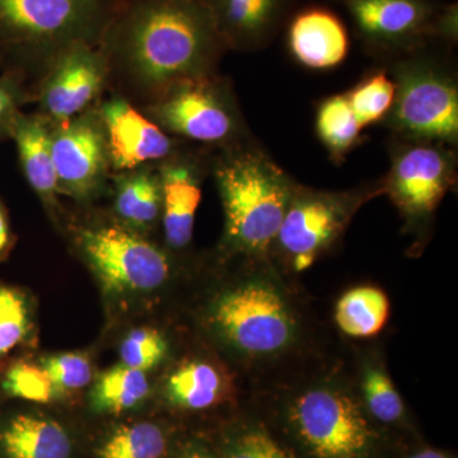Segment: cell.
<instances>
[{"mask_svg":"<svg viewBox=\"0 0 458 458\" xmlns=\"http://www.w3.org/2000/svg\"><path fill=\"white\" fill-rule=\"evenodd\" d=\"M251 390L267 426L298 458H384L387 430L364 408L342 349L328 346Z\"/></svg>","mask_w":458,"mask_h":458,"instance_id":"obj_3","label":"cell"},{"mask_svg":"<svg viewBox=\"0 0 458 458\" xmlns=\"http://www.w3.org/2000/svg\"><path fill=\"white\" fill-rule=\"evenodd\" d=\"M41 367L57 391L80 390L92 381L89 360L77 352L50 355L42 360Z\"/></svg>","mask_w":458,"mask_h":458,"instance_id":"obj_32","label":"cell"},{"mask_svg":"<svg viewBox=\"0 0 458 458\" xmlns=\"http://www.w3.org/2000/svg\"><path fill=\"white\" fill-rule=\"evenodd\" d=\"M209 152L185 148L157 165L161 180L165 240L172 251H183L191 245L201 183L205 172H209Z\"/></svg>","mask_w":458,"mask_h":458,"instance_id":"obj_15","label":"cell"},{"mask_svg":"<svg viewBox=\"0 0 458 458\" xmlns=\"http://www.w3.org/2000/svg\"><path fill=\"white\" fill-rule=\"evenodd\" d=\"M170 437L156 423L140 421L114 429L98 450V458H165Z\"/></svg>","mask_w":458,"mask_h":458,"instance_id":"obj_27","label":"cell"},{"mask_svg":"<svg viewBox=\"0 0 458 458\" xmlns=\"http://www.w3.org/2000/svg\"><path fill=\"white\" fill-rule=\"evenodd\" d=\"M346 355L352 382L369 417L385 430L405 427L408 408L388 372L382 349L349 348Z\"/></svg>","mask_w":458,"mask_h":458,"instance_id":"obj_18","label":"cell"},{"mask_svg":"<svg viewBox=\"0 0 458 458\" xmlns=\"http://www.w3.org/2000/svg\"><path fill=\"white\" fill-rule=\"evenodd\" d=\"M381 195L382 179L348 190H319L298 182L274 241L271 260L291 276L310 269L342 242L361 207Z\"/></svg>","mask_w":458,"mask_h":458,"instance_id":"obj_7","label":"cell"},{"mask_svg":"<svg viewBox=\"0 0 458 458\" xmlns=\"http://www.w3.org/2000/svg\"><path fill=\"white\" fill-rule=\"evenodd\" d=\"M0 450L7 458H71L73 445L56 421L18 415L0 432Z\"/></svg>","mask_w":458,"mask_h":458,"instance_id":"obj_21","label":"cell"},{"mask_svg":"<svg viewBox=\"0 0 458 458\" xmlns=\"http://www.w3.org/2000/svg\"><path fill=\"white\" fill-rule=\"evenodd\" d=\"M26 99L22 74L8 71L0 75V140L11 138L14 120Z\"/></svg>","mask_w":458,"mask_h":458,"instance_id":"obj_33","label":"cell"},{"mask_svg":"<svg viewBox=\"0 0 458 458\" xmlns=\"http://www.w3.org/2000/svg\"><path fill=\"white\" fill-rule=\"evenodd\" d=\"M9 245H11V232H9V225L5 214L0 207V255L7 251Z\"/></svg>","mask_w":458,"mask_h":458,"instance_id":"obj_35","label":"cell"},{"mask_svg":"<svg viewBox=\"0 0 458 458\" xmlns=\"http://www.w3.org/2000/svg\"><path fill=\"white\" fill-rule=\"evenodd\" d=\"M285 27L289 53L304 68H336L351 50V36L345 23L324 5H309L293 12Z\"/></svg>","mask_w":458,"mask_h":458,"instance_id":"obj_17","label":"cell"},{"mask_svg":"<svg viewBox=\"0 0 458 458\" xmlns=\"http://www.w3.org/2000/svg\"><path fill=\"white\" fill-rule=\"evenodd\" d=\"M240 276L216 292L204 321L254 386L327 351L319 327L294 276L271 259L240 260Z\"/></svg>","mask_w":458,"mask_h":458,"instance_id":"obj_1","label":"cell"},{"mask_svg":"<svg viewBox=\"0 0 458 458\" xmlns=\"http://www.w3.org/2000/svg\"><path fill=\"white\" fill-rule=\"evenodd\" d=\"M98 110L106 131L113 172L158 165L185 149L182 140L162 131L117 93L102 102Z\"/></svg>","mask_w":458,"mask_h":458,"instance_id":"obj_14","label":"cell"},{"mask_svg":"<svg viewBox=\"0 0 458 458\" xmlns=\"http://www.w3.org/2000/svg\"><path fill=\"white\" fill-rule=\"evenodd\" d=\"M162 131L216 150L252 140L231 81L218 72L172 84L144 107Z\"/></svg>","mask_w":458,"mask_h":458,"instance_id":"obj_8","label":"cell"},{"mask_svg":"<svg viewBox=\"0 0 458 458\" xmlns=\"http://www.w3.org/2000/svg\"><path fill=\"white\" fill-rule=\"evenodd\" d=\"M149 391L146 373L123 364L101 376L90 400L96 411L119 414L140 405L147 399Z\"/></svg>","mask_w":458,"mask_h":458,"instance_id":"obj_25","label":"cell"},{"mask_svg":"<svg viewBox=\"0 0 458 458\" xmlns=\"http://www.w3.org/2000/svg\"><path fill=\"white\" fill-rule=\"evenodd\" d=\"M390 170L382 177L403 221V232L423 249L432 233L434 216L457 182V149L445 144L391 140Z\"/></svg>","mask_w":458,"mask_h":458,"instance_id":"obj_9","label":"cell"},{"mask_svg":"<svg viewBox=\"0 0 458 458\" xmlns=\"http://www.w3.org/2000/svg\"><path fill=\"white\" fill-rule=\"evenodd\" d=\"M114 212L125 227H152L162 214V189L157 165L120 172L116 177Z\"/></svg>","mask_w":458,"mask_h":458,"instance_id":"obj_22","label":"cell"},{"mask_svg":"<svg viewBox=\"0 0 458 458\" xmlns=\"http://www.w3.org/2000/svg\"><path fill=\"white\" fill-rule=\"evenodd\" d=\"M370 55L388 62L438 41L445 8L437 0H336ZM441 44V42H439Z\"/></svg>","mask_w":458,"mask_h":458,"instance_id":"obj_11","label":"cell"},{"mask_svg":"<svg viewBox=\"0 0 458 458\" xmlns=\"http://www.w3.org/2000/svg\"><path fill=\"white\" fill-rule=\"evenodd\" d=\"M78 242L102 284L110 291H155L171 278L170 256L125 225L82 228Z\"/></svg>","mask_w":458,"mask_h":458,"instance_id":"obj_10","label":"cell"},{"mask_svg":"<svg viewBox=\"0 0 458 458\" xmlns=\"http://www.w3.org/2000/svg\"><path fill=\"white\" fill-rule=\"evenodd\" d=\"M228 50L269 47L293 14L295 0H199Z\"/></svg>","mask_w":458,"mask_h":458,"instance_id":"obj_16","label":"cell"},{"mask_svg":"<svg viewBox=\"0 0 458 458\" xmlns=\"http://www.w3.org/2000/svg\"><path fill=\"white\" fill-rule=\"evenodd\" d=\"M31 330V311L20 289L0 285V360L22 345Z\"/></svg>","mask_w":458,"mask_h":458,"instance_id":"obj_29","label":"cell"},{"mask_svg":"<svg viewBox=\"0 0 458 458\" xmlns=\"http://www.w3.org/2000/svg\"><path fill=\"white\" fill-rule=\"evenodd\" d=\"M98 47L117 95L143 107L172 84L216 73L228 51L199 0H120Z\"/></svg>","mask_w":458,"mask_h":458,"instance_id":"obj_2","label":"cell"},{"mask_svg":"<svg viewBox=\"0 0 458 458\" xmlns=\"http://www.w3.org/2000/svg\"><path fill=\"white\" fill-rule=\"evenodd\" d=\"M168 352L167 340L155 328H137L123 339L120 348L123 366L149 370L165 360Z\"/></svg>","mask_w":458,"mask_h":458,"instance_id":"obj_31","label":"cell"},{"mask_svg":"<svg viewBox=\"0 0 458 458\" xmlns=\"http://www.w3.org/2000/svg\"><path fill=\"white\" fill-rule=\"evenodd\" d=\"M120 0H0V60L44 68L78 42L98 47Z\"/></svg>","mask_w":458,"mask_h":458,"instance_id":"obj_5","label":"cell"},{"mask_svg":"<svg viewBox=\"0 0 458 458\" xmlns=\"http://www.w3.org/2000/svg\"><path fill=\"white\" fill-rule=\"evenodd\" d=\"M390 310V300L378 286H352L337 300L334 319L344 336L370 339L384 330Z\"/></svg>","mask_w":458,"mask_h":458,"instance_id":"obj_23","label":"cell"},{"mask_svg":"<svg viewBox=\"0 0 458 458\" xmlns=\"http://www.w3.org/2000/svg\"><path fill=\"white\" fill-rule=\"evenodd\" d=\"M53 123L41 114L20 113L11 138L16 141L21 167L27 182L47 204L54 205L59 195L55 165L51 155Z\"/></svg>","mask_w":458,"mask_h":458,"instance_id":"obj_20","label":"cell"},{"mask_svg":"<svg viewBox=\"0 0 458 458\" xmlns=\"http://www.w3.org/2000/svg\"><path fill=\"white\" fill-rule=\"evenodd\" d=\"M396 87L386 69L370 72L346 93L361 129L384 123L393 107Z\"/></svg>","mask_w":458,"mask_h":458,"instance_id":"obj_28","label":"cell"},{"mask_svg":"<svg viewBox=\"0 0 458 458\" xmlns=\"http://www.w3.org/2000/svg\"><path fill=\"white\" fill-rule=\"evenodd\" d=\"M221 458H298L260 417L246 418L223 437Z\"/></svg>","mask_w":458,"mask_h":458,"instance_id":"obj_26","label":"cell"},{"mask_svg":"<svg viewBox=\"0 0 458 458\" xmlns=\"http://www.w3.org/2000/svg\"><path fill=\"white\" fill-rule=\"evenodd\" d=\"M2 387L8 396L38 403H50L59 394L42 367L23 360L9 367Z\"/></svg>","mask_w":458,"mask_h":458,"instance_id":"obj_30","label":"cell"},{"mask_svg":"<svg viewBox=\"0 0 458 458\" xmlns=\"http://www.w3.org/2000/svg\"><path fill=\"white\" fill-rule=\"evenodd\" d=\"M209 172L225 212V255L237 260L270 259L297 181L255 138L210 150Z\"/></svg>","mask_w":458,"mask_h":458,"instance_id":"obj_4","label":"cell"},{"mask_svg":"<svg viewBox=\"0 0 458 458\" xmlns=\"http://www.w3.org/2000/svg\"><path fill=\"white\" fill-rule=\"evenodd\" d=\"M174 458H221L209 447L201 442H189L181 447Z\"/></svg>","mask_w":458,"mask_h":458,"instance_id":"obj_34","label":"cell"},{"mask_svg":"<svg viewBox=\"0 0 458 458\" xmlns=\"http://www.w3.org/2000/svg\"><path fill=\"white\" fill-rule=\"evenodd\" d=\"M110 84L106 60L98 47L78 42L60 51L47 66L38 87L42 116L64 123L95 107Z\"/></svg>","mask_w":458,"mask_h":458,"instance_id":"obj_13","label":"cell"},{"mask_svg":"<svg viewBox=\"0 0 458 458\" xmlns=\"http://www.w3.org/2000/svg\"><path fill=\"white\" fill-rule=\"evenodd\" d=\"M439 42L388 60L396 92L384 125L394 140L458 146V78Z\"/></svg>","mask_w":458,"mask_h":458,"instance_id":"obj_6","label":"cell"},{"mask_svg":"<svg viewBox=\"0 0 458 458\" xmlns=\"http://www.w3.org/2000/svg\"><path fill=\"white\" fill-rule=\"evenodd\" d=\"M51 155L59 194L87 200L101 191L113 170L106 131L98 107L68 122L53 123Z\"/></svg>","mask_w":458,"mask_h":458,"instance_id":"obj_12","label":"cell"},{"mask_svg":"<svg viewBox=\"0 0 458 458\" xmlns=\"http://www.w3.org/2000/svg\"><path fill=\"white\" fill-rule=\"evenodd\" d=\"M361 126L352 113L346 93L328 96L316 110V134L331 161L342 165L361 141Z\"/></svg>","mask_w":458,"mask_h":458,"instance_id":"obj_24","label":"cell"},{"mask_svg":"<svg viewBox=\"0 0 458 458\" xmlns=\"http://www.w3.org/2000/svg\"><path fill=\"white\" fill-rule=\"evenodd\" d=\"M237 387L233 375L208 358H190L177 364L165 384V396L172 408L200 412L233 400Z\"/></svg>","mask_w":458,"mask_h":458,"instance_id":"obj_19","label":"cell"},{"mask_svg":"<svg viewBox=\"0 0 458 458\" xmlns=\"http://www.w3.org/2000/svg\"><path fill=\"white\" fill-rule=\"evenodd\" d=\"M408 458H452L441 451L433 450V448H423L410 454Z\"/></svg>","mask_w":458,"mask_h":458,"instance_id":"obj_36","label":"cell"}]
</instances>
